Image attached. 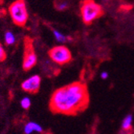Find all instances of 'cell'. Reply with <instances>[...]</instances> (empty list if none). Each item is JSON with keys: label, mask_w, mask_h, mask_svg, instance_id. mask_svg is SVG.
I'll use <instances>...</instances> for the list:
<instances>
[{"label": "cell", "mask_w": 134, "mask_h": 134, "mask_svg": "<svg viewBox=\"0 0 134 134\" xmlns=\"http://www.w3.org/2000/svg\"><path fill=\"white\" fill-rule=\"evenodd\" d=\"M89 104L87 85L76 81L56 89L51 96L49 108L56 114L74 116L85 110Z\"/></svg>", "instance_id": "1"}, {"label": "cell", "mask_w": 134, "mask_h": 134, "mask_svg": "<svg viewBox=\"0 0 134 134\" xmlns=\"http://www.w3.org/2000/svg\"><path fill=\"white\" fill-rule=\"evenodd\" d=\"M104 15V10L100 5L94 0H83L80 3V15L83 22L86 25H90Z\"/></svg>", "instance_id": "2"}, {"label": "cell", "mask_w": 134, "mask_h": 134, "mask_svg": "<svg viewBox=\"0 0 134 134\" xmlns=\"http://www.w3.org/2000/svg\"><path fill=\"white\" fill-rule=\"evenodd\" d=\"M12 22L18 27H24L28 20V11L24 0H15L8 7Z\"/></svg>", "instance_id": "3"}, {"label": "cell", "mask_w": 134, "mask_h": 134, "mask_svg": "<svg viewBox=\"0 0 134 134\" xmlns=\"http://www.w3.org/2000/svg\"><path fill=\"white\" fill-rule=\"evenodd\" d=\"M38 58L35 52L34 40L30 36H25L23 40V69L25 71L31 70L37 64Z\"/></svg>", "instance_id": "4"}, {"label": "cell", "mask_w": 134, "mask_h": 134, "mask_svg": "<svg viewBox=\"0 0 134 134\" xmlns=\"http://www.w3.org/2000/svg\"><path fill=\"white\" fill-rule=\"evenodd\" d=\"M48 56L54 63L59 65H64L72 59L71 51L64 45H59L52 47L47 52Z\"/></svg>", "instance_id": "5"}, {"label": "cell", "mask_w": 134, "mask_h": 134, "mask_svg": "<svg viewBox=\"0 0 134 134\" xmlns=\"http://www.w3.org/2000/svg\"><path fill=\"white\" fill-rule=\"evenodd\" d=\"M41 85V77L39 75H33L21 83V88L27 93L35 94L39 92Z\"/></svg>", "instance_id": "6"}, {"label": "cell", "mask_w": 134, "mask_h": 134, "mask_svg": "<svg viewBox=\"0 0 134 134\" xmlns=\"http://www.w3.org/2000/svg\"><path fill=\"white\" fill-rule=\"evenodd\" d=\"M43 131L42 127L35 122H28L24 127V132L26 134H31L34 132H41Z\"/></svg>", "instance_id": "7"}, {"label": "cell", "mask_w": 134, "mask_h": 134, "mask_svg": "<svg viewBox=\"0 0 134 134\" xmlns=\"http://www.w3.org/2000/svg\"><path fill=\"white\" fill-rule=\"evenodd\" d=\"M53 5L55 8L59 11L66 10L69 7L67 0H53Z\"/></svg>", "instance_id": "8"}, {"label": "cell", "mask_w": 134, "mask_h": 134, "mask_svg": "<svg viewBox=\"0 0 134 134\" xmlns=\"http://www.w3.org/2000/svg\"><path fill=\"white\" fill-rule=\"evenodd\" d=\"M52 32H53V35L55 36V40L59 43H67L70 40L69 37L63 35L61 32H59L57 30H52Z\"/></svg>", "instance_id": "9"}, {"label": "cell", "mask_w": 134, "mask_h": 134, "mask_svg": "<svg viewBox=\"0 0 134 134\" xmlns=\"http://www.w3.org/2000/svg\"><path fill=\"white\" fill-rule=\"evenodd\" d=\"M4 41L6 45L10 46L12 45L13 43H15V35L13 34V32H11L10 31H6L5 35H4Z\"/></svg>", "instance_id": "10"}, {"label": "cell", "mask_w": 134, "mask_h": 134, "mask_svg": "<svg viewBox=\"0 0 134 134\" xmlns=\"http://www.w3.org/2000/svg\"><path fill=\"white\" fill-rule=\"evenodd\" d=\"M132 117L131 115H128L123 120L122 123V128L124 130H130L132 127Z\"/></svg>", "instance_id": "11"}, {"label": "cell", "mask_w": 134, "mask_h": 134, "mask_svg": "<svg viewBox=\"0 0 134 134\" xmlns=\"http://www.w3.org/2000/svg\"><path fill=\"white\" fill-rule=\"evenodd\" d=\"M21 106L24 109H28L30 107H31V100L28 98V97H24V98L21 100Z\"/></svg>", "instance_id": "12"}, {"label": "cell", "mask_w": 134, "mask_h": 134, "mask_svg": "<svg viewBox=\"0 0 134 134\" xmlns=\"http://www.w3.org/2000/svg\"><path fill=\"white\" fill-rule=\"evenodd\" d=\"M7 59V52L4 49L3 46L0 43V63L3 62Z\"/></svg>", "instance_id": "13"}, {"label": "cell", "mask_w": 134, "mask_h": 134, "mask_svg": "<svg viewBox=\"0 0 134 134\" xmlns=\"http://www.w3.org/2000/svg\"><path fill=\"white\" fill-rule=\"evenodd\" d=\"M100 76H101V78H102V79L106 80V79L108 78V73H107L106 71H103V72L101 73Z\"/></svg>", "instance_id": "14"}]
</instances>
